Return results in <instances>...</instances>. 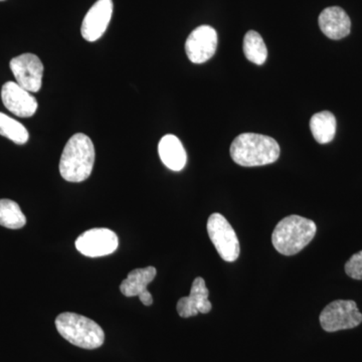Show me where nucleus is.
<instances>
[{
  "label": "nucleus",
  "mask_w": 362,
  "mask_h": 362,
  "mask_svg": "<svg viewBox=\"0 0 362 362\" xmlns=\"http://www.w3.org/2000/svg\"><path fill=\"white\" fill-rule=\"evenodd\" d=\"M218 33L209 25H201L192 30L185 42L188 59L194 64H204L213 58L218 47Z\"/></svg>",
  "instance_id": "1a4fd4ad"
},
{
  "label": "nucleus",
  "mask_w": 362,
  "mask_h": 362,
  "mask_svg": "<svg viewBox=\"0 0 362 362\" xmlns=\"http://www.w3.org/2000/svg\"><path fill=\"white\" fill-rule=\"evenodd\" d=\"M0 135L8 138L16 144H25L30 134L23 124L0 112Z\"/></svg>",
  "instance_id": "6ab92c4d"
},
{
  "label": "nucleus",
  "mask_w": 362,
  "mask_h": 362,
  "mask_svg": "<svg viewBox=\"0 0 362 362\" xmlns=\"http://www.w3.org/2000/svg\"><path fill=\"white\" fill-rule=\"evenodd\" d=\"M280 146L270 136L243 133L230 145V156L245 168L268 165L278 160Z\"/></svg>",
  "instance_id": "f257e3e1"
},
{
  "label": "nucleus",
  "mask_w": 362,
  "mask_h": 362,
  "mask_svg": "<svg viewBox=\"0 0 362 362\" xmlns=\"http://www.w3.org/2000/svg\"><path fill=\"white\" fill-rule=\"evenodd\" d=\"M95 147L89 136L77 133L66 142L59 160V173L69 182H82L90 177L95 163Z\"/></svg>",
  "instance_id": "f03ea898"
},
{
  "label": "nucleus",
  "mask_w": 362,
  "mask_h": 362,
  "mask_svg": "<svg viewBox=\"0 0 362 362\" xmlns=\"http://www.w3.org/2000/svg\"><path fill=\"white\" fill-rule=\"evenodd\" d=\"M345 272L350 278L362 280V251L354 254L345 264Z\"/></svg>",
  "instance_id": "aec40b11"
},
{
  "label": "nucleus",
  "mask_w": 362,
  "mask_h": 362,
  "mask_svg": "<svg viewBox=\"0 0 362 362\" xmlns=\"http://www.w3.org/2000/svg\"><path fill=\"white\" fill-rule=\"evenodd\" d=\"M337 118L329 111L314 114L310 120V129L314 139L320 144H327L334 139Z\"/></svg>",
  "instance_id": "dca6fc26"
},
{
  "label": "nucleus",
  "mask_w": 362,
  "mask_h": 362,
  "mask_svg": "<svg viewBox=\"0 0 362 362\" xmlns=\"http://www.w3.org/2000/svg\"><path fill=\"white\" fill-rule=\"evenodd\" d=\"M316 232L313 221L293 214L279 221L272 233V244L280 254L294 256L310 244Z\"/></svg>",
  "instance_id": "7ed1b4c3"
},
{
  "label": "nucleus",
  "mask_w": 362,
  "mask_h": 362,
  "mask_svg": "<svg viewBox=\"0 0 362 362\" xmlns=\"http://www.w3.org/2000/svg\"><path fill=\"white\" fill-rule=\"evenodd\" d=\"M16 83L30 93L39 92L42 88L44 65L39 57L33 54H23L11 61Z\"/></svg>",
  "instance_id": "6e6552de"
},
{
  "label": "nucleus",
  "mask_w": 362,
  "mask_h": 362,
  "mask_svg": "<svg viewBox=\"0 0 362 362\" xmlns=\"http://www.w3.org/2000/svg\"><path fill=\"white\" fill-rule=\"evenodd\" d=\"M207 233L216 252L226 262L237 261L240 256V242L237 233L221 214H213L207 221Z\"/></svg>",
  "instance_id": "423d86ee"
},
{
  "label": "nucleus",
  "mask_w": 362,
  "mask_h": 362,
  "mask_svg": "<svg viewBox=\"0 0 362 362\" xmlns=\"http://www.w3.org/2000/svg\"><path fill=\"white\" fill-rule=\"evenodd\" d=\"M209 291L204 278L197 277L192 282L189 296L180 298L176 305L178 314L182 318L197 316V314H206L211 310V303L209 300Z\"/></svg>",
  "instance_id": "ddd939ff"
},
{
  "label": "nucleus",
  "mask_w": 362,
  "mask_h": 362,
  "mask_svg": "<svg viewBox=\"0 0 362 362\" xmlns=\"http://www.w3.org/2000/svg\"><path fill=\"white\" fill-rule=\"evenodd\" d=\"M25 223V216L16 202L0 199V226L11 230H18L23 228Z\"/></svg>",
  "instance_id": "a211bd4d"
},
{
  "label": "nucleus",
  "mask_w": 362,
  "mask_h": 362,
  "mask_svg": "<svg viewBox=\"0 0 362 362\" xmlns=\"http://www.w3.org/2000/svg\"><path fill=\"white\" fill-rule=\"evenodd\" d=\"M118 246V237L108 228H92L76 240L78 251L90 258L108 256L113 254Z\"/></svg>",
  "instance_id": "0eeeda50"
},
{
  "label": "nucleus",
  "mask_w": 362,
  "mask_h": 362,
  "mask_svg": "<svg viewBox=\"0 0 362 362\" xmlns=\"http://www.w3.org/2000/svg\"><path fill=\"white\" fill-rule=\"evenodd\" d=\"M319 320L326 332H337L361 325L362 314L352 300H337L323 309Z\"/></svg>",
  "instance_id": "39448f33"
},
{
  "label": "nucleus",
  "mask_w": 362,
  "mask_h": 362,
  "mask_svg": "<svg viewBox=\"0 0 362 362\" xmlns=\"http://www.w3.org/2000/svg\"><path fill=\"white\" fill-rule=\"evenodd\" d=\"M158 153L164 165L171 170L180 171L187 165V152L182 143L175 135L168 134L161 138Z\"/></svg>",
  "instance_id": "2eb2a0df"
},
{
  "label": "nucleus",
  "mask_w": 362,
  "mask_h": 362,
  "mask_svg": "<svg viewBox=\"0 0 362 362\" xmlns=\"http://www.w3.org/2000/svg\"><path fill=\"white\" fill-rule=\"evenodd\" d=\"M54 323L61 337L75 346L92 350L104 344V330L88 317L65 312L57 317Z\"/></svg>",
  "instance_id": "20e7f679"
},
{
  "label": "nucleus",
  "mask_w": 362,
  "mask_h": 362,
  "mask_svg": "<svg viewBox=\"0 0 362 362\" xmlns=\"http://www.w3.org/2000/svg\"><path fill=\"white\" fill-rule=\"evenodd\" d=\"M243 49L246 58L256 65H263L268 58L265 42L261 35L255 30H250L245 35Z\"/></svg>",
  "instance_id": "f3484780"
},
{
  "label": "nucleus",
  "mask_w": 362,
  "mask_h": 362,
  "mask_svg": "<svg viewBox=\"0 0 362 362\" xmlns=\"http://www.w3.org/2000/svg\"><path fill=\"white\" fill-rule=\"evenodd\" d=\"M318 23L324 35L331 40H341L347 37L351 30L349 14L339 6H330L324 9L319 16Z\"/></svg>",
  "instance_id": "4468645a"
},
{
  "label": "nucleus",
  "mask_w": 362,
  "mask_h": 362,
  "mask_svg": "<svg viewBox=\"0 0 362 362\" xmlns=\"http://www.w3.org/2000/svg\"><path fill=\"white\" fill-rule=\"evenodd\" d=\"M113 14L112 0H98L90 7L83 21L81 33L87 42H93L99 40L106 32Z\"/></svg>",
  "instance_id": "9d476101"
},
{
  "label": "nucleus",
  "mask_w": 362,
  "mask_h": 362,
  "mask_svg": "<svg viewBox=\"0 0 362 362\" xmlns=\"http://www.w3.org/2000/svg\"><path fill=\"white\" fill-rule=\"evenodd\" d=\"M0 1H4V0H0Z\"/></svg>",
  "instance_id": "412c9836"
},
{
  "label": "nucleus",
  "mask_w": 362,
  "mask_h": 362,
  "mask_svg": "<svg viewBox=\"0 0 362 362\" xmlns=\"http://www.w3.org/2000/svg\"><path fill=\"white\" fill-rule=\"evenodd\" d=\"M156 269L152 266L131 271L121 283V293L126 297L138 296L145 306H150L153 303V297L147 290V286L156 279Z\"/></svg>",
  "instance_id": "f8f14e48"
},
{
  "label": "nucleus",
  "mask_w": 362,
  "mask_h": 362,
  "mask_svg": "<svg viewBox=\"0 0 362 362\" xmlns=\"http://www.w3.org/2000/svg\"><path fill=\"white\" fill-rule=\"evenodd\" d=\"M1 99L7 110L21 118L35 115L37 101L30 92L23 89L16 82H7L1 89Z\"/></svg>",
  "instance_id": "9b49d317"
}]
</instances>
